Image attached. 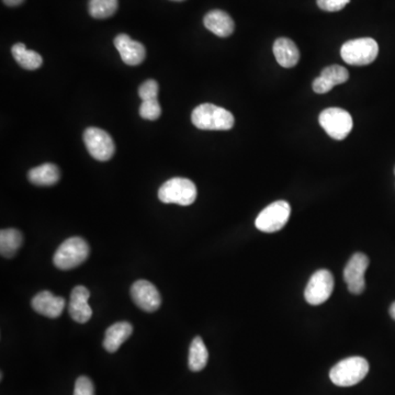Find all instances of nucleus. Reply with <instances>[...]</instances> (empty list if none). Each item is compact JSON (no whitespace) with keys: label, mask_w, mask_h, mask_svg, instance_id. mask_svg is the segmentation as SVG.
Listing matches in <instances>:
<instances>
[{"label":"nucleus","mask_w":395,"mask_h":395,"mask_svg":"<svg viewBox=\"0 0 395 395\" xmlns=\"http://www.w3.org/2000/svg\"><path fill=\"white\" fill-rule=\"evenodd\" d=\"M192 121L196 128L208 131H227L234 127V115L219 106L202 103L192 111Z\"/></svg>","instance_id":"obj_1"},{"label":"nucleus","mask_w":395,"mask_h":395,"mask_svg":"<svg viewBox=\"0 0 395 395\" xmlns=\"http://www.w3.org/2000/svg\"><path fill=\"white\" fill-rule=\"evenodd\" d=\"M369 373V364L362 357H350L339 361L331 368L329 378L338 387H352L365 379Z\"/></svg>","instance_id":"obj_2"},{"label":"nucleus","mask_w":395,"mask_h":395,"mask_svg":"<svg viewBox=\"0 0 395 395\" xmlns=\"http://www.w3.org/2000/svg\"><path fill=\"white\" fill-rule=\"evenodd\" d=\"M89 256V245L82 237H69L62 243L54 255L55 267L61 271H69L82 265Z\"/></svg>","instance_id":"obj_3"},{"label":"nucleus","mask_w":395,"mask_h":395,"mask_svg":"<svg viewBox=\"0 0 395 395\" xmlns=\"http://www.w3.org/2000/svg\"><path fill=\"white\" fill-rule=\"evenodd\" d=\"M196 198V185L190 179L180 177L169 179L158 190V199L163 203H176L187 207L194 203Z\"/></svg>","instance_id":"obj_4"},{"label":"nucleus","mask_w":395,"mask_h":395,"mask_svg":"<svg viewBox=\"0 0 395 395\" xmlns=\"http://www.w3.org/2000/svg\"><path fill=\"white\" fill-rule=\"evenodd\" d=\"M379 45L371 38H356L346 42L342 46L340 55L347 64L354 66L369 65L377 59Z\"/></svg>","instance_id":"obj_5"},{"label":"nucleus","mask_w":395,"mask_h":395,"mask_svg":"<svg viewBox=\"0 0 395 395\" xmlns=\"http://www.w3.org/2000/svg\"><path fill=\"white\" fill-rule=\"evenodd\" d=\"M319 124L325 132L334 140L342 141L352 132V115L340 108H329L322 111L319 117Z\"/></svg>","instance_id":"obj_6"},{"label":"nucleus","mask_w":395,"mask_h":395,"mask_svg":"<svg viewBox=\"0 0 395 395\" xmlns=\"http://www.w3.org/2000/svg\"><path fill=\"white\" fill-rule=\"evenodd\" d=\"M290 204L287 201H275L260 212L255 221L258 230L265 233L278 232L288 223L290 217Z\"/></svg>","instance_id":"obj_7"},{"label":"nucleus","mask_w":395,"mask_h":395,"mask_svg":"<svg viewBox=\"0 0 395 395\" xmlns=\"http://www.w3.org/2000/svg\"><path fill=\"white\" fill-rule=\"evenodd\" d=\"M84 142L90 155L97 161H109L115 154V145L113 138L101 129H87L84 133Z\"/></svg>","instance_id":"obj_8"},{"label":"nucleus","mask_w":395,"mask_h":395,"mask_svg":"<svg viewBox=\"0 0 395 395\" xmlns=\"http://www.w3.org/2000/svg\"><path fill=\"white\" fill-rule=\"evenodd\" d=\"M334 289V278L331 271H317L312 275L309 283L304 291V296L308 303L319 306L329 300Z\"/></svg>","instance_id":"obj_9"},{"label":"nucleus","mask_w":395,"mask_h":395,"mask_svg":"<svg viewBox=\"0 0 395 395\" xmlns=\"http://www.w3.org/2000/svg\"><path fill=\"white\" fill-rule=\"evenodd\" d=\"M369 258L362 252L354 254L344 269V280L352 294H361L366 289L365 273Z\"/></svg>","instance_id":"obj_10"},{"label":"nucleus","mask_w":395,"mask_h":395,"mask_svg":"<svg viewBox=\"0 0 395 395\" xmlns=\"http://www.w3.org/2000/svg\"><path fill=\"white\" fill-rule=\"evenodd\" d=\"M131 296L140 309L145 312H155L161 304V294L153 283L148 280H138L131 287Z\"/></svg>","instance_id":"obj_11"},{"label":"nucleus","mask_w":395,"mask_h":395,"mask_svg":"<svg viewBox=\"0 0 395 395\" xmlns=\"http://www.w3.org/2000/svg\"><path fill=\"white\" fill-rule=\"evenodd\" d=\"M113 43L125 64L136 66L145 59V46L132 40L128 34H121L115 36Z\"/></svg>","instance_id":"obj_12"},{"label":"nucleus","mask_w":395,"mask_h":395,"mask_svg":"<svg viewBox=\"0 0 395 395\" xmlns=\"http://www.w3.org/2000/svg\"><path fill=\"white\" fill-rule=\"evenodd\" d=\"M89 298L90 292L86 287L77 286L73 289L69 299V312L77 323H87L92 319V309L88 303Z\"/></svg>","instance_id":"obj_13"},{"label":"nucleus","mask_w":395,"mask_h":395,"mask_svg":"<svg viewBox=\"0 0 395 395\" xmlns=\"http://www.w3.org/2000/svg\"><path fill=\"white\" fill-rule=\"evenodd\" d=\"M31 306L34 308L36 313L50 317V319H57L59 317L65 309V300L62 296H55L50 291H42L36 294Z\"/></svg>","instance_id":"obj_14"},{"label":"nucleus","mask_w":395,"mask_h":395,"mask_svg":"<svg viewBox=\"0 0 395 395\" xmlns=\"http://www.w3.org/2000/svg\"><path fill=\"white\" fill-rule=\"evenodd\" d=\"M204 27L220 38H227L234 32L235 24L229 13L223 10H212L203 19Z\"/></svg>","instance_id":"obj_15"},{"label":"nucleus","mask_w":395,"mask_h":395,"mask_svg":"<svg viewBox=\"0 0 395 395\" xmlns=\"http://www.w3.org/2000/svg\"><path fill=\"white\" fill-rule=\"evenodd\" d=\"M273 54L279 65L285 69H291L298 64L300 52L298 46L290 38H280L273 44Z\"/></svg>","instance_id":"obj_16"},{"label":"nucleus","mask_w":395,"mask_h":395,"mask_svg":"<svg viewBox=\"0 0 395 395\" xmlns=\"http://www.w3.org/2000/svg\"><path fill=\"white\" fill-rule=\"evenodd\" d=\"M133 327L128 322H119L113 324L106 331L103 339V348L108 352H115L123 343L132 334Z\"/></svg>","instance_id":"obj_17"},{"label":"nucleus","mask_w":395,"mask_h":395,"mask_svg":"<svg viewBox=\"0 0 395 395\" xmlns=\"http://www.w3.org/2000/svg\"><path fill=\"white\" fill-rule=\"evenodd\" d=\"M59 167L54 164H43L29 171V180L36 186H53L59 180Z\"/></svg>","instance_id":"obj_18"},{"label":"nucleus","mask_w":395,"mask_h":395,"mask_svg":"<svg viewBox=\"0 0 395 395\" xmlns=\"http://www.w3.org/2000/svg\"><path fill=\"white\" fill-rule=\"evenodd\" d=\"M11 54L15 62L28 71H36L40 69L43 64V59L40 54L36 51L27 49V46L23 43H17L11 48Z\"/></svg>","instance_id":"obj_19"},{"label":"nucleus","mask_w":395,"mask_h":395,"mask_svg":"<svg viewBox=\"0 0 395 395\" xmlns=\"http://www.w3.org/2000/svg\"><path fill=\"white\" fill-rule=\"evenodd\" d=\"M23 236L20 231L6 229L0 232V254L6 258L15 256L22 245Z\"/></svg>","instance_id":"obj_20"},{"label":"nucleus","mask_w":395,"mask_h":395,"mask_svg":"<svg viewBox=\"0 0 395 395\" xmlns=\"http://www.w3.org/2000/svg\"><path fill=\"white\" fill-rule=\"evenodd\" d=\"M208 360H209V352H208L207 347L204 345L201 337H196L192 340V346L189 350V369L198 373L207 366Z\"/></svg>","instance_id":"obj_21"},{"label":"nucleus","mask_w":395,"mask_h":395,"mask_svg":"<svg viewBox=\"0 0 395 395\" xmlns=\"http://www.w3.org/2000/svg\"><path fill=\"white\" fill-rule=\"evenodd\" d=\"M117 0H89V13L96 19L109 18L117 10Z\"/></svg>","instance_id":"obj_22"},{"label":"nucleus","mask_w":395,"mask_h":395,"mask_svg":"<svg viewBox=\"0 0 395 395\" xmlns=\"http://www.w3.org/2000/svg\"><path fill=\"white\" fill-rule=\"evenodd\" d=\"M321 76L335 87L337 85L346 82L350 78V73L345 67L339 66V65H331V66L325 67L322 71Z\"/></svg>","instance_id":"obj_23"},{"label":"nucleus","mask_w":395,"mask_h":395,"mask_svg":"<svg viewBox=\"0 0 395 395\" xmlns=\"http://www.w3.org/2000/svg\"><path fill=\"white\" fill-rule=\"evenodd\" d=\"M161 108L158 99L145 100L140 107V115L145 120L155 121L161 117Z\"/></svg>","instance_id":"obj_24"},{"label":"nucleus","mask_w":395,"mask_h":395,"mask_svg":"<svg viewBox=\"0 0 395 395\" xmlns=\"http://www.w3.org/2000/svg\"><path fill=\"white\" fill-rule=\"evenodd\" d=\"M158 92H159V86H158L157 82L154 79H148L138 88V96H140L142 101L157 99Z\"/></svg>","instance_id":"obj_25"},{"label":"nucleus","mask_w":395,"mask_h":395,"mask_svg":"<svg viewBox=\"0 0 395 395\" xmlns=\"http://www.w3.org/2000/svg\"><path fill=\"white\" fill-rule=\"evenodd\" d=\"M74 395H94V387L88 377H79L75 383Z\"/></svg>","instance_id":"obj_26"},{"label":"nucleus","mask_w":395,"mask_h":395,"mask_svg":"<svg viewBox=\"0 0 395 395\" xmlns=\"http://www.w3.org/2000/svg\"><path fill=\"white\" fill-rule=\"evenodd\" d=\"M350 3V0H316V3L322 10L329 11V13L342 10Z\"/></svg>","instance_id":"obj_27"},{"label":"nucleus","mask_w":395,"mask_h":395,"mask_svg":"<svg viewBox=\"0 0 395 395\" xmlns=\"http://www.w3.org/2000/svg\"><path fill=\"white\" fill-rule=\"evenodd\" d=\"M333 88H334V86L329 84L326 79H324L322 76L317 77L313 82V90L316 94H326V92H331Z\"/></svg>","instance_id":"obj_28"},{"label":"nucleus","mask_w":395,"mask_h":395,"mask_svg":"<svg viewBox=\"0 0 395 395\" xmlns=\"http://www.w3.org/2000/svg\"><path fill=\"white\" fill-rule=\"evenodd\" d=\"M3 1L5 5L9 6V7H15V6L21 5L24 0H3Z\"/></svg>","instance_id":"obj_29"},{"label":"nucleus","mask_w":395,"mask_h":395,"mask_svg":"<svg viewBox=\"0 0 395 395\" xmlns=\"http://www.w3.org/2000/svg\"><path fill=\"white\" fill-rule=\"evenodd\" d=\"M390 315L393 319L395 321V302H393L392 306L390 308Z\"/></svg>","instance_id":"obj_30"},{"label":"nucleus","mask_w":395,"mask_h":395,"mask_svg":"<svg viewBox=\"0 0 395 395\" xmlns=\"http://www.w3.org/2000/svg\"><path fill=\"white\" fill-rule=\"evenodd\" d=\"M173 1H184V0H173Z\"/></svg>","instance_id":"obj_31"},{"label":"nucleus","mask_w":395,"mask_h":395,"mask_svg":"<svg viewBox=\"0 0 395 395\" xmlns=\"http://www.w3.org/2000/svg\"><path fill=\"white\" fill-rule=\"evenodd\" d=\"M394 173H395V169H394Z\"/></svg>","instance_id":"obj_32"}]
</instances>
